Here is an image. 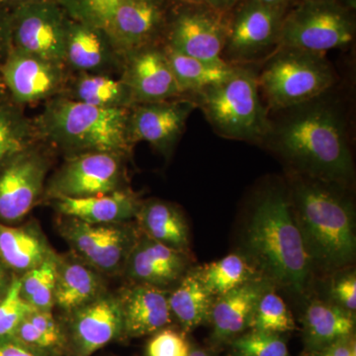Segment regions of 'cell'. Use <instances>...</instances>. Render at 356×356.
Here are the masks:
<instances>
[{
	"label": "cell",
	"instance_id": "cell-1",
	"mask_svg": "<svg viewBox=\"0 0 356 356\" xmlns=\"http://www.w3.org/2000/svg\"><path fill=\"white\" fill-rule=\"evenodd\" d=\"M271 128L274 147L305 177L341 184L353 175L343 117L327 104L302 105ZM267 137V138H268Z\"/></svg>",
	"mask_w": 356,
	"mask_h": 356
},
{
	"label": "cell",
	"instance_id": "cell-2",
	"mask_svg": "<svg viewBox=\"0 0 356 356\" xmlns=\"http://www.w3.org/2000/svg\"><path fill=\"white\" fill-rule=\"evenodd\" d=\"M332 184L308 177L296 180L289 200L310 261L327 270L350 264L356 248L353 207Z\"/></svg>",
	"mask_w": 356,
	"mask_h": 356
},
{
	"label": "cell",
	"instance_id": "cell-3",
	"mask_svg": "<svg viewBox=\"0 0 356 356\" xmlns=\"http://www.w3.org/2000/svg\"><path fill=\"white\" fill-rule=\"evenodd\" d=\"M130 108H102L58 95L46 102L33 119L37 140L65 156L116 153L129 156Z\"/></svg>",
	"mask_w": 356,
	"mask_h": 356
},
{
	"label": "cell",
	"instance_id": "cell-4",
	"mask_svg": "<svg viewBox=\"0 0 356 356\" xmlns=\"http://www.w3.org/2000/svg\"><path fill=\"white\" fill-rule=\"evenodd\" d=\"M245 245L266 277L293 291H303L310 257L283 192H267L257 203L248 225Z\"/></svg>",
	"mask_w": 356,
	"mask_h": 356
},
{
	"label": "cell",
	"instance_id": "cell-5",
	"mask_svg": "<svg viewBox=\"0 0 356 356\" xmlns=\"http://www.w3.org/2000/svg\"><path fill=\"white\" fill-rule=\"evenodd\" d=\"M197 102L219 135L229 139L262 140L271 125L259 95V81L250 69L235 67L232 76L197 93Z\"/></svg>",
	"mask_w": 356,
	"mask_h": 356
},
{
	"label": "cell",
	"instance_id": "cell-6",
	"mask_svg": "<svg viewBox=\"0 0 356 356\" xmlns=\"http://www.w3.org/2000/svg\"><path fill=\"white\" fill-rule=\"evenodd\" d=\"M336 81L334 70L322 54L281 48L259 79L269 107L294 109L320 97Z\"/></svg>",
	"mask_w": 356,
	"mask_h": 356
},
{
	"label": "cell",
	"instance_id": "cell-7",
	"mask_svg": "<svg viewBox=\"0 0 356 356\" xmlns=\"http://www.w3.org/2000/svg\"><path fill=\"white\" fill-rule=\"evenodd\" d=\"M355 23L337 0H302L284 15L278 38L281 48L324 54L350 44Z\"/></svg>",
	"mask_w": 356,
	"mask_h": 356
},
{
	"label": "cell",
	"instance_id": "cell-8",
	"mask_svg": "<svg viewBox=\"0 0 356 356\" xmlns=\"http://www.w3.org/2000/svg\"><path fill=\"white\" fill-rule=\"evenodd\" d=\"M58 222V233L70 250L104 276L123 273L140 234L131 221L95 225L60 215Z\"/></svg>",
	"mask_w": 356,
	"mask_h": 356
},
{
	"label": "cell",
	"instance_id": "cell-9",
	"mask_svg": "<svg viewBox=\"0 0 356 356\" xmlns=\"http://www.w3.org/2000/svg\"><path fill=\"white\" fill-rule=\"evenodd\" d=\"M51 147L36 140L0 165V222L22 221L43 198L51 165Z\"/></svg>",
	"mask_w": 356,
	"mask_h": 356
},
{
	"label": "cell",
	"instance_id": "cell-10",
	"mask_svg": "<svg viewBox=\"0 0 356 356\" xmlns=\"http://www.w3.org/2000/svg\"><path fill=\"white\" fill-rule=\"evenodd\" d=\"M116 153H84L67 156L49 179L43 198H86L126 188L125 159Z\"/></svg>",
	"mask_w": 356,
	"mask_h": 356
},
{
	"label": "cell",
	"instance_id": "cell-11",
	"mask_svg": "<svg viewBox=\"0 0 356 356\" xmlns=\"http://www.w3.org/2000/svg\"><path fill=\"white\" fill-rule=\"evenodd\" d=\"M70 20L55 0L11 7L13 49L65 65Z\"/></svg>",
	"mask_w": 356,
	"mask_h": 356
},
{
	"label": "cell",
	"instance_id": "cell-12",
	"mask_svg": "<svg viewBox=\"0 0 356 356\" xmlns=\"http://www.w3.org/2000/svg\"><path fill=\"white\" fill-rule=\"evenodd\" d=\"M222 14L206 4L181 9L166 27L165 46L211 64H227L222 58L227 38Z\"/></svg>",
	"mask_w": 356,
	"mask_h": 356
},
{
	"label": "cell",
	"instance_id": "cell-13",
	"mask_svg": "<svg viewBox=\"0 0 356 356\" xmlns=\"http://www.w3.org/2000/svg\"><path fill=\"white\" fill-rule=\"evenodd\" d=\"M0 74L9 98L23 107L62 95L70 72L64 64L13 49Z\"/></svg>",
	"mask_w": 356,
	"mask_h": 356
},
{
	"label": "cell",
	"instance_id": "cell-14",
	"mask_svg": "<svg viewBox=\"0 0 356 356\" xmlns=\"http://www.w3.org/2000/svg\"><path fill=\"white\" fill-rule=\"evenodd\" d=\"M120 79L130 90L134 105L166 102L184 96L173 74L165 47H146L125 58Z\"/></svg>",
	"mask_w": 356,
	"mask_h": 356
},
{
	"label": "cell",
	"instance_id": "cell-15",
	"mask_svg": "<svg viewBox=\"0 0 356 356\" xmlns=\"http://www.w3.org/2000/svg\"><path fill=\"white\" fill-rule=\"evenodd\" d=\"M168 22L161 0H124L105 32L122 60L146 47L158 44Z\"/></svg>",
	"mask_w": 356,
	"mask_h": 356
},
{
	"label": "cell",
	"instance_id": "cell-16",
	"mask_svg": "<svg viewBox=\"0 0 356 356\" xmlns=\"http://www.w3.org/2000/svg\"><path fill=\"white\" fill-rule=\"evenodd\" d=\"M284 7L245 0L227 23L225 49L229 57L250 58L278 43Z\"/></svg>",
	"mask_w": 356,
	"mask_h": 356
},
{
	"label": "cell",
	"instance_id": "cell-17",
	"mask_svg": "<svg viewBox=\"0 0 356 356\" xmlns=\"http://www.w3.org/2000/svg\"><path fill=\"white\" fill-rule=\"evenodd\" d=\"M194 107V102L184 98L134 105L128 120L131 144L147 142L161 153L170 154Z\"/></svg>",
	"mask_w": 356,
	"mask_h": 356
},
{
	"label": "cell",
	"instance_id": "cell-18",
	"mask_svg": "<svg viewBox=\"0 0 356 356\" xmlns=\"http://www.w3.org/2000/svg\"><path fill=\"white\" fill-rule=\"evenodd\" d=\"M70 341L76 356H91L124 334L123 313L117 294L70 312Z\"/></svg>",
	"mask_w": 356,
	"mask_h": 356
},
{
	"label": "cell",
	"instance_id": "cell-19",
	"mask_svg": "<svg viewBox=\"0 0 356 356\" xmlns=\"http://www.w3.org/2000/svg\"><path fill=\"white\" fill-rule=\"evenodd\" d=\"M187 252L168 247L140 233L122 275L136 284L163 288L179 282L186 273Z\"/></svg>",
	"mask_w": 356,
	"mask_h": 356
},
{
	"label": "cell",
	"instance_id": "cell-20",
	"mask_svg": "<svg viewBox=\"0 0 356 356\" xmlns=\"http://www.w3.org/2000/svg\"><path fill=\"white\" fill-rule=\"evenodd\" d=\"M65 65L70 72L115 76L121 74L123 60L102 28L70 20L65 42Z\"/></svg>",
	"mask_w": 356,
	"mask_h": 356
},
{
	"label": "cell",
	"instance_id": "cell-21",
	"mask_svg": "<svg viewBox=\"0 0 356 356\" xmlns=\"http://www.w3.org/2000/svg\"><path fill=\"white\" fill-rule=\"evenodd\" d=\"M117 296L123 313L125 336L154 334L172 322L168 295L163 288L132 283Z\"/></svg>",
	"mask_w": 356,
	"mask_h": 356
},
{
	"label": "cell",
	"instance_id": "cell-22",
	"mask_svg": "<svg viewBox=\"0 0 356 356\" xmlns=\"http://www.w3.org/2000/svg\"><path fill=\"white\" fill-rule=\"evenodd\" d=\"M106 292L104 275L79 255L56 254L55 306L70 313Z\"/></svg>",
	"mask_w": 356,
	"mask_h": 356
},
{
	"label": "cell",
	"instance_id": "cell-23",
	"mask_svg": "<svg viewBox=\"0 0 356 356\" xmlns=\"http://www.w3.org/2000/svg\"><path fill=\"white\" fill-rule=\"evenodd\" d=\"M51 206L60 216L76 218L88 224H117L135 220L143 201L126 188L86 198L51 199Z\"/></svg>",
	"mask_w": 356,
	"mask_h": 356
},
{
	"label": "cell",
	"instance_id": "cell-24",
	"mask_svg": "<svg viewBox=\"0 0 356 356\" xmlns=\"http://www.w3.org/2000/svg\"><path fill=\"white\" fill-rule=\"evenodd\" d=\"M266 288V283L255 280L218 297L210 314L215 343L235 339L250 327L255 308Z\"/></svg>",
	"mask_w": 356,
	"mask_h": 356
},
{
	"label": "cell",
	"instance_id": "cell-25",
	"mask_svg": "<svg viewBox=\"0 0 356 356\" xmlns=\"http://www.w3.org/2000/svg\"><path fill=\"white\" fill-rule=\"evenodd\" d=\"M53 252L36 225L16 228L0 222V261L16 273L23 275Z\"/></svg>",
	"mask_w": 356,
	"mask_h": 356
},
{
	"label": "cell",
	"instance_id": "cell-26",
	"mask_svg": "<svg viewBox=\"0 0 356 356\" xmlns=\"http://www.w3.org/2000/svg\"><path fill=\"white\" fill-rule=\"evenodd\" d=\"M62 96L102 108H131L132 95L120 77L111 74L70 72Z\"/></svg>",
	"mask_w": 356,
	"mask_h": 356
},
{
	"label": "cell",
	"instance_id": "cell-27",
	"mask_svg": "<svg viewBox=\"0 0 356 356\" xmlns=\"http://www.w3.org/2000/svg\"><path fill=\"white\" fill-rule=\"evenodd\" d=\"M140 233L175 250L187 252L189 229L177 206L152 199L142 202L135 218Z\"/></svg>",
	"mask_w": 356,
	"mask_h": 356
},
{
	"label": "cell",
	"instance_id": "cell-28",
	"mask_svg": "<svg viewBox=\"0 0 356 356\" xmlns=\"http://www.w3.org/2000/svg\"><path fill=\"white\" fill-rule=\"evenodd\" d=\"M355 321L351 312L339 305L314 302L304 315L307 346L318 351L344 337L353 336Z\"/></svg>",
	"mask_w": 356,
	"mask_h": 356
},
{
	"label": "cell",
	"instance_id": "cell-29",
	"mask_svg": "<svg viewBox=\"0 0 356 356\" xmlns=\"http://www.w3.org/2000/svg\"><path fill=\"white\" fill-rule=\"evenodd\" d=\"M170 312L184 332H191L209 320L212 296L196 274L185 273L179 284L168 296Z\"/></svg>",
	"mask_w": 356,
	"mask_h": 356
},
{
	"label": "cell",
	"instance_id": "cell-30",
	"mask_svg": "<svg viewBox=\"0 0 356 356\" xmlns=\"http://www.w3.org/2000/svg\"><path fill=\"white\" fill-rule=\"evenodd\" d=\"M173 74L184 95H197L204 89L226 81L233 74L236 67L229 64L217 65L204 62L182 55L165 46Z\"/></svg>",
	"mask_w": 356,
	"mask_h": 356
},
{
	"label": "cell",
	"instance_id": "cell-31",
	"mask_svg": "<svg viewBox=\"0 0 356 356\" xmlns=\"http://www.w3.org/2000/svg\"><path fill=\"white\" fill-rule=\"evenodd\" d=\"M212 297H221L245 283L257 280V270L245 257L232 254L194 271Z\"/></svg>",
	"mask_w": 356,
	"mask_h": 356
},
{
	"label": "cell",
	"instance_id": "cell-32",
	"mask_svg": "<svg viewBox=\"0 0 356 356\" xmlns=\"http://www.w3.org/2000/svg\"><path fill=\"white\" fill-rule=\"evenodd\" d=\"M33 119L9 98L0 105V165L9 156L36 142Z\"/></svg>",
	"mask_w": 356,
	"mask_h": 356
},
{
	"label": "cell",
	"instance_id": "cell-33",
	"mask_svg": "<svg viewBox=\"0 0 356 356\" xmlns=\"http://www.w3.org/2000/svg\"><path fill=\"white\" fill-rule=\"evenodd\" d=\"M56 254L20 276L21 296L35 310L51 311L55 307Z\"/></svg>",
	"mask_w": 356,
	"mask_h": 356
},
{
	"label": "cell",
	"instance_id": "cell-34",
	"mask_svg": "<svg viewBox=\"0 0 356 356\" xmlns=\"http://www.w3.org/2000/svg\"><path fill=\"white\" fill-rule=\"evenodd\" d=\"M250 327L254 331L278 334L291 332L296 325L283 299L266 290L257 303Z\"/></svg>",
	"mask_w": 356,
	"mask_h": 356
},
{
	"label": "cell",
	"instance_id": "cell-35",
	"mask_svg": "<svg viewBox=\"0 0 356 356\" xmlns=\"http://www.w3.org/2000/svg\"><path fill=\"white\" fill-rule=\"evenodd\" d=\"M70 19L105 30L124 0H56Z\"/></svg>",
	"mask_w": 356,
	"mask_h": 356
},
{
	"label": "cell",
	"instance_id": "cell-36",
	"mask_svg": "<svg viewBox=\"0 0 356 356\" xmlns=\"http://www.w3.org/2000/svg\"><path fill=\"white\" fill-rule=\"evenodd\" d=\"M20 286V276H14L0 299V339L13 337L20 323L35 310L21 296Z\"/></svg>",
	"mask_w": 356,
	"mask_h": 356
},
{
	"label": "cell",
	"instance_id": "cell-37",
	"mask_svg": "<svg viewBox=\"0 0 356 356\" xmlns=\"http://www.w3.org/2000/svg\"><path fill=\"white\" fill-rule=\"evenodd\" d=\"M235 356H288L286 343L277 334L248 332L233 341Z\"/></svg>",
	"mask_w": 356,
	"mask_h": 356
},
{
	"label": "cell",
	"instance_id": "cell-38",
	"mask_svg": "<svg viewBox=\"0 0 356 356\" xmlns=\"http://www.w3.org/2000/svg\"><path fill=\"white\" fill-rule=\"evenodd\" d=\"M189 351L184 334L168 327L154 332L147 346V356H188Z\"/></svg>",
	"mask_w": 356,
	"mask_h": 356
},
{
	"label": "cell",
	"instance_id": "cell-39",
	"mask_svg": "<svg viewBox=\"0 0 356 356\" xmlns=\"http://www.w3.org/2000/svg\"><path fill=\"white\" fill-rule=\"evenodd\" d=\"M332 296L339 302V305L351 312L356 309V277L355 273L343 276L332 286Z\"/></svg>",
	"mask_w": 356,
	"mask_h": 356
},
{
	"label": "cell",
	"instance_id": "cell-40",
	"mask_svg": "<svg viewBox=\"0 0 356 356\" xmlns=\"http://www.w3.org/2000/svg\"><path fill=\"white\" fill-rule=\"evenodd\" d=\"M13 50L11 8L0 4V67Z\"/></svg>",
	"mask_w": 356,
	"mask_h": 356
},
{
	"label": "cell",
	"instance_id": "cell-41",
	"mask_svg": "<svg viewBox=\"0 0 356 356\" xmlns=\"http://www.w3.org/2000/svg\"><path fill=\"white\" fill-rule=\"evenodd\" d=\"M46 353L30 348L14 337L0 339V356H44Z\"/></svg>",
	"mask_w": 356,
	"mask_h": 356
},
{
	"label": "cell",
	"instance_id": "cell-42",
	"mask_svg": "<svg viewBox=\"0 0 356 356\" xmlns=\"http://www.w3.org/2000/svg\"><path fill=\"white\" fill-rule=\"evenodd\" d=\"M316 356H356L355 339L350 336L339 339L331 346L317 351Z\"/></svg>",
	"mask_w": 356,
	"mask_h": 356
},
{
	"label": "cell",
	"instance_id": "cell-43",
	"mask_svg": "<svg viewBox=\"0 0 356 356\" xmlns=\"http://www.w3.org/2000/svg\"><path fill=\"white\" fill-rule=\"evenodd\" d=\"M206 6L218 13H225L231 8V0H203Z\"/></svg>",
	"mask_w": 356,
	"mask_h": 356
},
{
	"label": "cell",
	"instance_id": "cell-44",
	"mask_svg": "<svg viewBox=\"0 0 356 356\" xmlns=\"http://www.w3.org/2000/svg\"><path fill=\"white\" fill-rule=\"evenodd\" d=\"M10 282L11 281L7 282L6 271H4L3 266L0 264V299L6 294Z\"/></svg>",
	"mask_w": 356,
	"mask_h": 356
},
{
	"label": "cell",
	"instance_id": "cell-45",
	"mask_svg": "<svg viewBox=\"0 0 356 356\" xmlns=\"http://www.w3.org/2000/svg\"><path fill=\"white\" fill-rule=\"evenodd\" d=\"M37 1H46V0H0V4H1V6L10 7L11 8V7L19 6V4L29 3V2Z\"/></svg>",
	"mask_w": 356,
	"mask_h": 356
},
{
	"label": "cell",
	"instance_id": "cell-46",
	"mask_svg": "<svg viewBox=\"0 0 356 356\" xmlns=\"http://www.w3.org/2000/svg\"><path fill=\"white\" fill-rule=\"evenodd\" d=\"M257 1L261 2V3L266 4V6H274V7H284L285 4L287 3L289 0H257Z\"/></svg>",
	"mask_w": 356,
	"mask_h": 356
},
{
	"label": "cell",
	"instance_id": "cell-47",
	"mask_svg": "<svg viewBox=\"0 0 356 356\" xmlns=\"http://www.w3.org/2000/svg\"><path fill=\"white\" fill-rule=\"evenodd\" d=\"M7 99H9L8 92H7L6 84H4L1 74H0V105L6 102Z\"/></svg>",
	"mask_w": 356,
	"mask_h": 356
},
{
	"label": "cell",
	"instance_id": "cell-48",
	"mask_svg": "<svg viewBox=\"0 0 356 356\" xmlns=\"http://www.w3.org/2000/svg\"><path fill=\"white\" fill-rule=\"evenodd\" d=\"M177 1L182 2V3L187 4V6H200V4H205L203 0H177Z\"/></svg>",
	"mask_w": 356,
	"mask_h": 356
},
{
	"label": "cell",
	"instance_id": "cell-49",
	"mask_svg": "<svg viewBox=\"0 0 356 356\" xmlns=\"http://www.w3.org/2000/svg\"><path fill=\"white\" fill-rule=\"evenodd\" d=\"M188 356H209V355L202 350H191Z\"/></svg>",
	"mask_w": 356,
	"mask_h": 356
},
{
	"label": "cell",
	"instance_id": "cell-50",
	"mask_svg": "<svg viewBox=\"0 0 356 356\" xmlns=\"http://www.w3.org/2000/svg\"><path fill=\"white\" fill-rule=\"evenodd\" d=\"M241 1V0H231V7L235 6L236 2Z\"/></svg>",
	"mask_w": 356,
	"mask_h": 356
}]
</instances>
